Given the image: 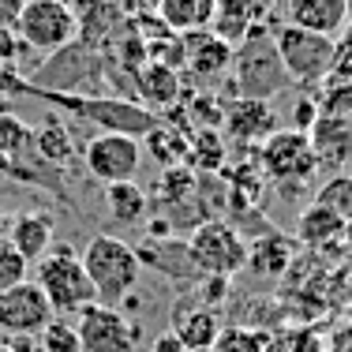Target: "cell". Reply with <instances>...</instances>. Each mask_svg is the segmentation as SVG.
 Returning <instances> with one entry per match:
<instances>
[{
    "label": "cell",
    "mask_w": 352,
    "mask_h": 352,
    "mask_svg": "<svg viewBox=\"0 0 352 352\" xmlns=\"http://www.w3.org/2000/svg\"><path fill=\"white\" fill-rule=\"evenodd\" d=\"M232 82L225 90L236 98H251V102H270L281 90H289V72H285L278 45H274V27L270 19L258 23L251 34L232 49Z\"/></svg>",
    "instance_id": "1"
},
{
    "label": "cell",
    "mask_w": 352,
    "mask_h": 352,
    "mask_svg": "<svg viewBox=\"0 0 352 352\" xmlns=\"http://www.w3.org/2000/svg\"><path fill=\"white\" fill-rule=\"evenodd\" d=\"M82 266H87V278L98 292V304L120 307L124 300L135 292L142 263L135 255V248L124 244L120 236H109V232H98L87 248H82Z\"/></svg>",
    "instance_id": "2"
},
{
    "label": "cell",
    "mask_w": 352,
    "mask_h": 352,
    "mask_svg": "<svg viewBox=\"0 0 352 352\" xmlns=\"http://www.w3.org/2000/svg\"><path fill=\"white\" fill-rule=\"evenodd\" d=\"M30 281L45 292L53 315H60V318L79 315V311H87L90 304H98V292L87 278V266H82L79 251L68 248V244L49 248V255L34 263V278Z\"/></svg>",
    "instance_id": "3"
},
{
    "label": "cell",
    "mask_w": 352,
    "mask_h": 352,
    "mask_svg": "<svg viewBox=\"0 0 352 352\" xmlns=\"http://www.w3.org/2000/svg\"><path fill=\"white\" fill-rule=\"evenodd\" d=\"M30 98H41L49 105H60L68 113L82 116V120L98 124L102 131H124V135L142 139L150 128H157V113L142 105H131L124 98H82V94H68V90H41L30 82Z\"/></svg>",
    "instance_id": "4"
},
{
    "label": "cell",
    "mask_w": 352,
    "mask_h": 352,
    "mask_svg": "<svg viewBox=\"0 0 352 352\" xmlns=\"http://www.w3.org/2000/svg\"><path fill=\"white\" fill-rule=\"evenodd\" d=\"M15 34L34 53L56 56L79 38V15L68 0H27L19 23H15Z\"/></svg>",
    "instance_id": "5"
},
{
    "label": "cell",
    "mask_w": 352,
    "mask_h": 352,
    "mask_svg": "<svg viewBox=\"0 0 352 352\" xmlns=\"http://www.w3.org/2000/svg\"><path fill=\"white\" fill-rule=\"evenodd\" d=\"M188 258L199 274L229 281L236 270L248 266V240L229 221H203L188 240Z\"/></svg>",
    "instance_id": "6"
},
{
    "label": "cell",
    "mask_w": 352,
    "mask_h": 352,
    "mask_svg": "<svg viewBox=\"0 0 352 352\" xmlns=\"http://www.w3.org/2000/svg\"><path fill=\"white\" fill-rule=\"evenodd\" d=\"M274 45H278V56L285 64L292 82H326L333 68V38L315 34V30H300L289 27V23H278L274 27Z\"/></svg>",
    "instance_id": "7"
},
{
    "label": "cell",
    "mask_w": 352,
    "mask_h": 352,
    "mask_svg": "<svg viewBox=\"0 0 352 352\" xmlns=\"http://www.w3.org/2000/svg\"><path fill=\"white\" fill-rule=\"evenodd\" d=\"M142 139L135 135H124V131H98L94 139L87 142L82 150V165L94 180H102L105 188L109 184H128L135 180L142 169Z\"/></svg>",
    "instance_id": "8"
},
{
    "label": "cell",
    "mask_w": 352,
    "mask_h": 352,
    "mask_svg": "<svg viewBox=\"0 0 352 352\" xmlns=\"http://www.w3.org/2000/svg\"><path fill=\"white\" fill-rule=\"evenodd\" d=\"M258 165L266 169V176L278 184H304L311 180L318 169V157L311 146V135L296 128H281L258 146Z\"/></svg>",
    "instance_id": "9"
},
{
    "label": "cell",
    "mask_w": 352,
    "mask_h": 352,
    "mask_svg": "<svg viewBox=\"0 0 352 352\" xmlns=\"http://www.w3.org/2000/svg\"><path fill=\"white\" fill-rule=\"evenodd\" d=\"M75 330L82 352H128L139 341V330L124 318L120 307L109 304H90L87 311H79Z\"/></svg>",
    "instance_id": "10"
},
{
    "label": "cell",
    "mask_w": 352,
    "mask_h": 352,
    "mask_svg": "<svg viewBox=\"0 0 352 352\" xmlns=\"http://www.w3.org/2000/svg\"><path fill=\"white\" fill-rule=\"evenodd\" d=\"M53 307H49L45 292L34 281H19L12 289L0 292V333L15 338V333H41L53 322Z\"/></svg>",
    "instance_id": "11"
},
{
    "label": "cell",
    "mask_w": 352,
    "mask_h": 352,
    "mask_svg": "<svg viewBox=\"0 0 352 352\" xmlns=\"http://www.w3.org/2000/svg\"><path fill=\"white\" fill-rule=\"evenodd\" d=\"M352 19L349 0H281V23L338 38Z\"/></svg>",
    "instance_id": "12"
},
{
    "label": "cell",
    "mask_w": 352,
    "mask_h": 352,
    "mask_svg": "<svg viewBox=\"0 0 352 352\" xmlns=\"http://www.w3.org/2000/svg\"><path fill=\"white\" fill-rule=\"evenodd\" d=\"M229 139L236 142H266L278 131V113L270 102H251V98H232L221 116Z\"/></svg>",
    "instance_id": "13"
},
{
    "label": "cell",
    "mask_w": 352,
    "mask_h": 352,
    "mask_svg": "<svg viewBox=\"0 0 352 352\" xmlns=\"http://www.w3.org/2000/svg\"><path fill=\"white\" fill-rule=\"evenodd\" d=\"M270 19L266 8H258L255 0H217L214 4V19H210V34L221 38L225 45L236 49L258 23Z\"/></svg>",
    "instance_id": "14"
},
{
    "label": "cell",
    "mask_w": 352,
    "mask_h": 352,
    "mask_svg": "<svg viewBox=\"0 0 352 352\" xmlns=\"http://www.w3.org/2000/svg\"><path fill=\"white\" fill-rule=\"evenodd\" d=\"M53 225H56L53 214L27 210V214H19L12 225H8L4 236L12 240V248L19 251L27 263H38V258H45L49 248H53Z\"/></svg>",
    "instance_id": "15"
},
{
    "label": "cell",
    "mask_w": 352,
    "mask_h": 352,
    "mask_svg": "<svg viewBox=\"0 0 352 352\" xmlns=\"http://www.w3.org/2000/svg\"><path fill=\"white\" fill-rule=\"evenodd\" d=\"M184 49H188V60L184 68L199 79H217L232 68V45H225L221 38H214L210 30H195V34H184Z\"/></svg>",
    "instance_id": "16"
},
{
    "label": "cell",
    "mask_w": 352,
    "mask_h": 352,
    "mask_svg": "<svg viewBox=\"0 0 352 352\" xmlns=\"http://www.w3.org/2000/svg\"><path fill=\"white\" fill-rule=\"evenodd\" d=\"M135 94L142 98V109H169L180 98V72L165 68V64H142L135 72Z\"/></svg>",
    "instance_id": "17"
},
{
    "label": "cell",
    "mask_w": 352,
    "mask_h": 352,
    "mask_svg": "<svg viewBox=\"0 0 352 352\" xmlns=\"http://www.w3.org/2000/svg\"><path fill=\"white\" fill-rule=\"evenodd\" d=\"M34 154L45 169L49 165H53V169H68V162L75 157V142H72V131L60 116L49 113L34 128Z\"/></svg>",
    "instance_id": "18"
},
{
    "label": "cell",
    "mask_w": 352,
    "mask_h": 352,
    "mask_svg": "<svg viewBox=\"0 0 352 352\" xmlns=\"http://www.w3.org/2000/svg\"><path fill=\"white\" fill-rule=\"evenodd\" d=\"M217 0H157V19L173 30V34H195V30H210Z\"/></svg>",
    "instance_id": "19"
},
{
    "label": "cell",
    "mask_w": 352,
    "mask_h": 352,
    "mask_svg": "<svg viewBox=\"0 0 352 352\" xmlns=\"http://www.w3.org/2000/svg\"><path fill=\"white\" fill-rule=\"evenodd\" d=\"M27 154H34V128L15 113L0 109V169L15 173Z\"/></svg>",
    "instance_id": "20"
},
{
    "label": "cell",
    "mask_w": 352,
    "mask_h": 352,
    "mask_svg": "<svg viewBox=\"0 0 352 352\" xmlns=\"http://www.w3.org/2000/svg\"><path fill=\"white\" fill-rule=\"evenodd\" d=\"M176 338H180L184 352H214L217 338H221V326H217V315L210 307H199V311H188L176 318Z\"/></svg>",
    "instance_id": "21"
},
{
    "label": "cell",
    "mask_w": 352,
    "mask_h": 352,
    "mask_svg": "<svg viewBox=\"0 0 352 352\" xmlns=\"http://www.w3.org/2000/svg\"><path fill=\"white\" fill-rule=\"evenodd\" d=\"M341 229H345V221H341L338 214L326 210L322 203H311L296 221V240L304 248H326V244H333V240H341Z\"/></svg>",
    "instance_id": "22"
},
{
    "label": "cell",
    "mask_w": 352,
    "mask_h": 352,
    "mask_svg": "<svg viewBox=\"0 0 352 352\" xmlns=\"http://www.w3.org/2000/svg\"><path fill=\"white\" fill-rule=\"evenodd\" d=\"M105 206H109V214H113V221L135 225L139 217L146 214V191H142L135 180L109 184V188H105Z\"/></svg>",
    "instance_id": "23"
},
{
    "label": "cell",
    "mask_w": 352,
    "mask_h": 352,
    "mask_svg": "<svg viewBox=\"0 0 352 352\" xmlns=\"http://www.w3.org/2000/svg\"><path fill=\"white\" fill-rule=\"evenodd\" d=\"M188 142L191 135H180V131H165L162 124L157 128H150L146 135H142V154L157 157L162 165H188Z\"/></svg>",
    "instance_id": "24"
},
{
    "label": "cell",
    "mask_w": 352,
    "mask_h": 352,
    "mask_svg": "<svg viewBox=\"0 0 352 352\" xmlns=\"http://www.w3.org/2000/svg\"><path fill=\"white\" fill-rule=\"evenodd\" d=\"M188 165L191 169H217L225 165V139L217 135V128H195L188 142Z\"/></svg>",
    "instance_id": "25"
},
{
    "label": "cell",
    "mask_w": 352,
    "mask_h": 352,
    "mask_svg": "<svg viewBox=\"0 0 352 352\" xmlns=\"http://www.w3.org/2000/svg\"><path fill=\"white\" fill-rule=\"evenodd\" d=\"M315 203H322L326 210H333L341 221H349L352 217V176L341 173V176H333V180H326L322 188H318Z\"/></svg>",
    "instance_id": "26"
},
{
    "label": "cell",
    "mask_w": 352,
    "mask_h": 352,
    "mask_svg": "<svg viewBox=\"0 0 352 352\" xmlns=\"http://www.w3.org/2000/svg\"><path fill=\"white\" fill-rule=\"evenodd\" d=\"M214 352H270V338L251 326H232V330H221Z\"/></svg>",
    "instance_id": "27"
},
{
    "label": "cell",
    "mask_w": 352,
    "mask_h": 352,
    "mask_svg": "<svg viewBox=\"0 0 352 352\" xmlns=\"http://www.w3.org/2000/svg\"><path fill=\"white\" fill-rule=\"evenodd\" d=\"M38 338H41V349H45V352H82L79 330H75L72 318H60V315H56L53 322H49L45 330L38 333Z\"/></svg>",
    "instance_id": "28"
},
{
    "label": "cell",
    "mask_w": 352,
    "mask_h": 352,
    "mask_svg": "<svg viewBox=\"0 0 352 352\" xmlns=\"http://www.w3.org/2000/svg\"><path fill=\"white\" fill-rule=\"evenodd\" d=\"M289 251L292 244L285 236H270V244H263V248H248V266H255V270H270V274H278L285 270V263H289Z\"/></svg>",
    "instance_id": "29"
},
{
    "label": "cell",
    "mask_w": 352,
    "mask_h": 352,
    "mask_svg": "<svg viewBox=\"0 0 352 352\" xmlns=\"http://www.w3.org/2000/svg\"><path fill=\"white\" fill-rule=\"evenodd\" d=\"M318 113L338 116V120H352V82L326 79V90H322V98H318Z\"/></svg>",
    "instance_id": "30"
},
{
    "label": "cell",
    "mask_w": 352,
    "mask_h": 352,
    "mask_svg": "<svg viewBox=\"0 0 352 352\" xmlns=\"http://www.w3.org/2000/svg\"><path fill=\"white\" fill-rule=\"evenodd\" d=\"M27 270H30V263L12 248V240L0 236V292L19 285V281H27Z\"/></svg>",
    "instance_id": "31"
},
{
    "label": "cell",
    "mask_w": 352,
    "mask_h": 352,
    "mask_svg": "<svg viewBox=\"0 0 352 352\" xmlns=\"http://www.w3.org/2000/svg\"><path fill=\"white\" fill-rule=\"evenodd\" d=\"M333 82H352V19L349 27L333 38V68H330Z\"/></svg>",
    "instance_id": "32"
},
{
    "label": "cell",
    "mask_w": 352,
    "mask_h": 352,
    "mask_svg": "<svg viewBox=\"0 0 352 352\" xmlns=\"http://www.w3.org/2000/svg\"><path fill=\"white\" fill-rule=\"evenodd\" d=\"M19 53H23V38L15 34V27L0 30V64H4V68H15Z\"/></svg>",
    "instance_id": "33"
},
{
    "label": "cell",
    "mask_w": 352,
    "mask_h": 352,
    "mask_svg": "<svg viewBox=\"0 0 352 352\" xmlns=\"http://www.w3.org/2000/svg\"><path fill=\"white\" fill-rule=\"evenodd\" d=\"M15 94H30V79H19L15 68L0 64V98H15Z\"/></svg>",
    "instance_id": "34"
},
{
    "label": "cell",
    "mask_w": 352,
    "mask_h": 352,
    "mask_svg": "<svg viewBox=\"0 0 352 352\" xmlns=\"http://www.w3.org/2000/svg\"><path fill=\"white\" fill-rule=\"evenodd\" d=\"M322 352H352V318L341 322V326H333V333L326 338Z\"/></svg>",
    "instance_id": "35"
},
{
    "label": "cell",
    "mask_w": 352,
    "mask_h": 352,
    "mask_svg": "<svg viewBox=\"0 0 352 352\" xmlns=\"http://www.w3.org/2000/svg\"><path fill=\"white\" fill-rule=\"evenodd\" d=\"M296 105L300 109H296V124H292V128H296V131H311L315 120H318V102H315V98H300Z\"/></svg>",
    "instance_id": "36"
},
{
    "label": "cell",
    "mask_w": 352,
    "mask_h": 352,
    "mask_svg": "<svg viewBox=\"0 0 352 352\" xmlns=\"http://www.w3.org/2000/svg\"><path fill=\"white\" fill-rule=\"evenodd\" d=\"M4 345L12 349V352H45V349H41V338H38V333H15V338L4 341Z\"/></svg>",
    "instance_id": "37"
},
{
    "label": "cell",
    "mask_w": 352,
    "mask_h": 352,
    "mask_svg": "<svg viewBox=\"0 0 352 352\" xmlns=\"http://www.w3.org/2000/svg\"><path fill=\"white\" fill-rule=\"evenodd\" d=\"M23 4H27V0H0V30H8V27H15V23H19Z\"/></svg>",
    "instance_id": "38"
},
{
    "label": "cell",
    "mask_w": 352,
    "mask_h": 352,
    "mask_svg": "<svg viewBox=\"0 0 352 352\" xmlns=\"http://www.w3.org/2000/svg\"><path fill=\"white\" fill-rule=\"evenodd\" d=\"M124 8V15L139 19V15H157V0H116Z\"/></svg>",
    "instance_id": "39"
},
{
    "label": "cell",
    "mask_w": 352,
    "mask_h": 352,
    "mask_svg": "<svg viewBox=\"0 0 352 352\" xmlns=\"http://www.w3.org/2000/svg\"><path fill=\"white\" fill-rule=\"evenodd\" d=\"M150 352H184V345H180V338H176V333H162Z\"/></svg>",
    "instance_id": "40"
},
{
    "label": "cell",
    "mask_w": 352,
    "mask_h": 352,
    "mask_svg": "<svg viewBox=\"0 0 352 352\" xmlns=\"http://www.w3.org/2000/svg\"><path fill=\"white\" fill-rule=\"evenodd\" d=\"M341 240H345V248L352 251V217L345 221V229H341Z\"/></svg>",
    "instance_id": "41"
},
{
    "label": "cell",
    "mask_w": 352,
    "mask_h": 352,
    "mask_svg": "<svg viewBox=\"0 0 352 352\" xmlns=\"http://www.w3.org/2000/svg\"><path fill=\"white\" fill-rule=\"evenodd\" d=\"M258 8H266V12H274V4H278V0H255Z\"/></svg>",
    "instance_id": "42"
},
{
    "label": "cell",
    "mask_w": 352,
    "mask_h": 352,
    "mask_svg": "<svg viewBox=\"0 0 352 352\" xmlns=\"http://www.w3.org/2000/svg\"><path fill=\"white\" fill-rule=\"evenodd\" d=\"M0 352H12V349H8V345H4V341H0Z\"/></svg>",
    "instance_id": "43"
}]
</instances>
